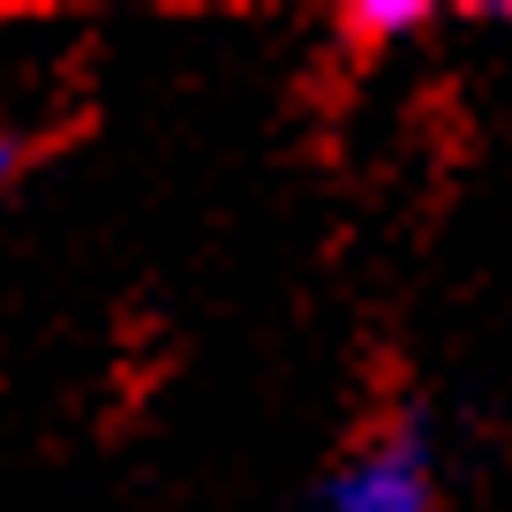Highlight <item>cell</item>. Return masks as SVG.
<instances>
[{"instance_id": "277c9868", "label": "cell", "mask_w": 512, "mask_h": 512, "mask_svg": "<svg viewBox=\"0 0 512 512\" xmlns=\"http://www.w3.org/2000/svg\"><path fill=\"white\" fill-rule=\"evenodd\" d=\"M490 16H505V23H512V8H490Z\"/></svg>"}, {"instance_id": "7a4b0ae2", "label": "cell", "mask_w": 512, "mask_h": 512, "mask_svg": "<svg viewBox=\"0 0 512 512\" xmlns=\"http://www.w3.org/2000/svg\"><path fill=\"white\" fill-rule=\"evenodd\" d=\"M332 31L354 53H384V46H407V38L430 31V8L422 0H354V8L332 16Z\"/></svg>"}, {"instance_id": "6da1fadb", "label": "cell", "mask_w": 512, "mask_h": 512, "mask_svg": "<svg viewBox=\"0 0 512 512\" xmlns=\"http://www.w3.org/2000/svg\"><path fill=\"white\" fill-rule=\"evenodd\" d=\"M309 512H445V467H437V415L422 392L392 384L347 430L332 467L309 490Z\"/></svg>"}, {"instance_id": "3957f363", "label": "cell", "mask_w": 512, "mask_h": 512, "mask_svg": "<svg viewBox=\"0 0 512 512\" xmlns=\"http://www.w3.org/2000/svg\"><path fill=\"white\" fill-rule=\"evenodd\" d=\"M23 166H31V136H23V128H0V204H8V189L23 181Z\"/></svg>"}]
</instances>
